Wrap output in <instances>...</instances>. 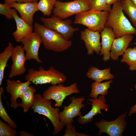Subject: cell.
I'll use <instances>...</instances> for the list:
<instances>
[{
    "instance_id": "cb8c5ba5",
    "label": "cell",
    "mask_w": 136,
    "mask_h": 136,
    "mask_svg": "<svg viewBox=\"0 0 136 136\" xmlns=\"http://www.w3.org/2000/svg\"><path fill=\"white\" fill-rule=\"evenodd\" d=\"M121 61L126 63L129 66V70L136 71V46L133 48H127L123 55Z\"/></svg>"
},
{
    "instance_id": "7c38bea8",
    "label": "cell",
    "mask_w": 136,
    "mask_h": 136,
    "mask_svg": "<svg viewBox=\"0 0 136 136\" xmlns=\"http://www.w3.org/2000/svg\"><path fill=\"white\" fill-rule=\"evenodd\" d=\"M11 57L12 63L9 77L12 78L24 74L26 71L25 64L27 60L22 46L17 45L14 47Z\"/></svg>"
},
{
    "instance_id": "f546056e",
    "label": "cell",
    "mask_w": 136,
    "mask_h": 136,
    "mask_svg": "<svg viewBox=\"0 0 136 136\" xmlns=\"http://www.w3.org/2000/svg\"><path fill=\"white\" fill-rule=\"evenodd\" d=\"M11 8L6 3H0V14L4 16L8 19H11L13 16Z\"/></svg>"
},
{
    "instance_id": "30bf717a",
    "label": "cell",
    "mask_w": 136,
    "mask_h": 136,
    "mask_svg": "<svg viewBox=\"0 0 136 136\" xmlns=\"http://www.w3.org/2000/svg\"><path fill=\"white\" fill-rule=\"evenodd\" d=\"M85 100L84 96L77 98L73 96L70 99L71 103L67 106H63V109L59 112V117L60 121L65 126L72 124L75 117L82 115L81 110L85 106L83 103Z\"/></svg>"
},
{
    "instance_id": "1f68e13d",
    "label": "cell",
    "mask_w": 136,
    "mask_h": 136,
    "mask_svg": "<svg viewBox=\"0 0 136 136\" xmlns=\"http://www.w3.org/2000/svg\"><path fill=\"white\" fill-rule=\"evenodd\" d=\"M5 3L9 5L14 2L24 3L37 2L38 0H4Z\"/></svg>"
},
{
    "instance_id": "2e32d148",
    "label": "cell",
    "mask_w": 136,
    "mask_h": 136,
    "mask_svg": "<svg viewBox=\"0 0 136 136\" xmlns=\"http://www.w3.org/2000/svg\"><path fill=\"white\" fill-rule=\"evenodd\" d=\"M37 4V2H14L9 5L19 13L22 19L32 26L34 15L38 11Z\"/></svg>"
},
{
    "instance_id": "d6986e66",
    "label": "cell",
    "mask_w": 136,
    "mask_h": 136,
    "mask_svg": "<svg viewBox=\"0 0 136 136\" xmlns=\"http://www.w3.org/2000/svg\"><path fill=\"white\" fill-rule=\"evenodd\" d=\"M100 33L101 41L100 54L103 55V60L106 61L110 59L111 47L116 37L112 28L110 27H105Z\"/></svg>"
},
{
    "instance_id": "f1b7e54d",
    "label": "cell",
    "mask_w": 136,
    "mask_h": 136,
    "mask_svg": "<svg viewBox=\"0 0 136 136\" xmlns=\"http://www.w3.org/2000/svg\"><path fill=\"white\" fill-rule=\"evenodd\" d=\"M12 126L7 125L0 120V136H15L17 134V131Z\"/></svg>"
},
{
    "instance_id": "ffe728a7",
    "label": "cell",
    "mask_w": 136,
    "mask_h": 136,
    "mask_svg": "<svg viewBox=\"0 0 136 136\" xmlns=\"http://www.w3.org/2000/svg\"><path fill=\"white\" fill-rule=\"evenodd\" d=\"M110 71V68L101 70L91 66L89 69L86 75L88 78L101 82L104 80H111L114 78V76Z\"/></svg>"
},
{
    "instance_id": "836d02e7",
    "label": "cell",
    "mask_w": 136,
    "mask_h": 136,
    "mask_svg": "<svg viewBox=\"0 0 136 136\" xmlns=\"http://www.w3.org/2000/svg\"><path fill=\"white\" fill-rule=\"evenodd\" d=\"M19 134L20 136H33L31 134L24 131H20Z\"/></svg>"
},
{
    "instance_id": "4316f807",
    "label": "cell",
    "mask_w": 136,
    "mask_h": 136,
    "mask_svg": "<svg viewBox=\"0 0 136 136\" xmlns=\"http://www.w3.org/2000/svg\"><path fill=\"white\" fill-rule=\"evenodd\" d=\"M88 0L90 7V10L106 11L109 12L111 9V5L107 4V0Z\"/></svg>"
},
{
    "instance_id": "ba28073f",
    "label": "cell",
    "mask_w": 136,
    "mask_h": 136,
    "mask_svg": "<svg viewBox=\"0 0 136 136\" xmlns=\"http://www.w3.org/2000/svg\"><path fill=\"white\" fill-rule=\"evenodd\" d=\"M80 92L76 83L68 86L60 83L58 85H53L48 87L44 92L42 96L46 99L54 100L57 107H59L62 106L64 100L67 96Z\"/></svg>"
},
{
    "instance_id": "4dcf8cb0",
    "label": "cell",
    "mask_w": 136,
    "mask_h": 136,
    "mask_svg": "<svg viewBox=\"0 0 136 136\" xmlns=\"http://www.w3.org/2000/svg\"><path fill=\"white\" fill-rule=\"evenodd\" d=\"M63 136H88L89 135L77 131L75 127L72 124L66 126Z\"/></svg>"
},
{
    "instance_id": "3957f363",
    "label": "cell",
    "mask_w": 136,
    "mask_h": 136,
    "mask_svg": "<svg viewBox=\"0 0 136 136\" xmlns=\"http://www.w3.org/2000/svg\"><path fill=\"white\" fill-rule=\"evenodd\" d=\"M26 81H29L36 85L50 84L52 85L64 83L66 80L63 73L51 66L48 70L40 67L38 70L33 68L29 69L25 77Z\"/></svg>"
},
{
    "instance_id": "4fadbf2b",
    "label": "cell",
    "mask_w": 136,
    "mask_h": 136,
    "mask_svg": "<svg viewBox=\"0 0 136 136\" xmlns=\"http://www.w3.org/2000/svg\"><path fill=\"white\" fill-rule=\"evenodd\" d=\"M6 87L7 91L11 96V106L15 109L19 106L17 102L27 90L31 82L29 81L22 82L19 80L16 81L8 79Z\"/></svg>"
},
{
    "instance_id": "ac0fdd59",
    "label": "cell",
    "mask_w": 136,
    "mask_h": 136,
    "mask_svg": "<svg viewBox=\"0 0 136 136\" xmlns=\"http://www.w3.org/2000/svg\"><path fill=\"white\" fill-rule=\"evenodd\" d=\"M133 38L132 34H126L121 37L115 38L111 48L110 57L114 60L118 59L123 55Z\"/></svg>"
},
{
    "instance_id": "6da1fadb",
    "label": "cell",
    "mask_w": 136,
    "mask_h": 136,
    "mask_svg": "<svg viewBox=\"0 0 136 136\" xmlns=\"http://www.w3.org/2000/svg\"><path fill=\"white\" fill-rule=\"evenodd\" d=\"M121 0H117L109 12L105 27L112 28L116 38L127 34H136V28L133 27L124 15Z\"/></svg>"
},
{
    "instance_id": "d590c367",
    "label": "cell",
    "mask_w": 136,
    "mask_h": 136,
    "mask_svg": "<svg viewBox=\"0 0 136 136\" xmlns=\"http://www.w3.org/2000/svg\"><path fill=\"white\" fill-rule=\"evenodd\" d=\"M134 3L136 5V0H130Z\"/></svg>"
},
{
    "instance_id": "9c48e42d",
    "label": "cell",
    "mask_w": 136,
    "mask_h": 136,
    "mask_svg": "<svg viewBox=\"0 0 136 136\" xmlns=\"http://www.w3.org/2000/svg\"><path fill=\"white\" fill-rule=\"evenodd\" d=\"M127 112L120 115L115 120L108 121L106 120L95 123L96 126L99 129L98 135L105 133L110 136H122L126 127L127 122L125 118Z\"/></svg>"
},
{
    "instance_id": "d6a6232c",
    "label": "cell",
    "mask_w": 136,
    "mask_h": 136,
    "mask_svg": "<svg viewBox=\"0 0 136 136\" xmlns=\"http://www.w3.org/2000/svg\"><path fill=\"white\" fill-rule=\"evenodd\" d=\"M134 88L136 90V84L134 85ZM136 111V103L135 104L131 107L130 108L128 115L130 116L131 115L135 113Z\"/></svg>"
},
{
    "instance_id": "8d00e7d4",
    "label": "cell",
    "mask_w": 136,
    "mask_h": 136,
    "mask_svg": "<svg viewBox=\"0 0 136 136\" xmlns=\"http://www.w3.org/2000/svg\"><path fill=\"white\" fill-rule=\"evenodd\" d=\"M136 114V111L135 112V113Z\"/></svg>"
},
{
    "instance_id": "7402d4cb",
    "label": "cell",
    "mask_w": 136,
    "mask_h": 136,
    "mask_svg": "<svg viewBox=\"0 0 136 136\" xmlns=\"http://www.w3.org/2000/svg\"><path fill=\"white\" fill-rule=\"evenodd\" d=\"M14 47L12 44L9 42L7 46L0 54V86H1L4 77L5 70L8 61L11 57Z\"/></svg>"
},
{
    "instance_id": "52a82bcc",
    "label": "cell",
    "mask_w": 136,
    "mask_h": 136,
    "mask_svg": "<svg viewBox=\"0 0 136 136\" xmlns=\"http://www.w3.org/2000/svg\"><path fill=\"white\" fill-rule=\"evenodd\" d=\"M62 19L53 15L50 18L41 17L40 20L45 26L59 33L65 39L70 40L74 33L79 29L72 26L71 20Z\"/></svg>"
},
{
    "instance_id": "484cf974",
    "label": "cell",
    "mask_w": 136,
    "mask_h": 136,
    "mask_svg": "<svg viewBox=\"0 0 136 136\" xmlns=\"http://www.w3.org/2000/svg\"><path fill=\"white\" fill-rule=\"evenodd\" d=\"M58 0H40L38 2V11L44 16H50L52 12L55 5Z\"/></svg>"
},
{
    "instance_id": "9a60e30c",
    "label": "cell",
    "mask_w": 136,
    "mask_h": 136,
    "mask_svg": "<svg viewBox=\"0 0 136 136\" xmlns=\"http://www.w3.org/2000/svg\"><path fill=\"white\" fill-rule=\"evenodd\" d=\"M100 37L99 32L92 31L87 28L81 32L80 38L85 43L88 55H92L94 52L97 54H100L101 48Z\"/></svg>"
},
{
    "instance_id": "7a4b0ae2",
    "label": "cell",
    "mask_w": 136,
    "mask_h": 136,
    "mask_svg": "<svg viewBox=\"0 0 136 136\" xmlns=\"http://www.w3.org/2000/svg\"><path fill=\"white\" fill-rule=\"evenodd\" d=\"M34 27V31L40 36L44 47L48 50L62 52L67 50L72 45L71 41L65 39L60 34L43 25L36 23Z\"/></svg>"
},
{
    "instance_id": "603a6c76",
    "label": "cell",
    "mask_w": 136,
    "mask_h": 136,
    "mask_svg": "<svg viewBox=\"0 0 136 136\" xmlns=\"http://www.w3.org/2000/svg\"><path fill=\"white\" fill-rule=\"evenodd\" d=\"M113 81L110 80L102 83L95 81L92 83L91 86V92L89 95L90 97L96 98L99 95L105 96L107 94L110 84Z\"/></svg>"
},
{
    "instance_id": "277c9868",
    "label": "cell",
    "mask_w": 136,
    "mask_h": 136,
    "mask_svg": "<svg viewBox=\"0 0 136 136\" xmlns=\"http://www.w3.org/2000/svg\"><path fill=\"white\" fill-rule=\"evenodd\" d=\"M50 100L44 98L39 94L35 95V100L31 108L33 113H37L46 117L52 123L54 128L53 133L56 135L65 126L60 121L59 117L60 109L52 106Z\"/></svg>"
},
{
    "instance_id": "e575fe53",
    "label": "cell",
    "mask_w": 136,
    "mask_h": 136,
    "mask_svg": "<svg viewBox=\"0 0 136 136\" xmlns=\"http://www.w3.org/2000/svg\"><path fill=\"white\" fill-rule=\"evenodd\" d=\"M117 0H107V4L110 5L113 4Z\"/></svg>"
},
{
    "instance_id": "d4e9b609",
    "label": "cell",
    "mask_w": 136,
    "mask_h": 136,
    "mask_svg": "<svg viewBox=\"0 0 136 136\" xmlns=\"http://www.w3.org/2000/svg\"><path fill=\"white\" fill-rule=\"evenodd\" d=\"M121 3L123 11L129 17L136 28V5L130 0H121Z\"/></svg>"
},
{
    "instance_id": "5b68a950",
    "label": "cell",
    "mask_w": 136,
    "mask_h": 136,
    "mask_svg": "<svg viewBox=\"0 0 136 136\" xmlns=\"http://www.w3.org/2000/svg\"><path fill=\"white\" fill-rule=\"evenodd\" d=\"M109 14L106 11L89 10L76 15L74 23L85 26L90 30L100 32L105 27Z\"/></svg>"
},
{
    "instance_id": "44dd1931",
    "label": "cell",
    "mask_w": 136,
    "mask_h": 136,
    "mask_svg": "<svg viewBox=\"0 0 136 136\" xmlns=\"http://www.w3.org/2000/svg\"><path fill=\"white\" fill-rule=\"evenodd\" d=\"M36 91V90L33 86H30L20 98L21 101L18 106L23 108L24 112H28L33 106L35 100L34 94Z\"/></svg>"
},
{
    "instance_id": "8992f818",
    "label": "cell",
    "mask_w": 136,
    "mask_h": 136,
    "mask_svg": "<svg viewBox=\"0 0 136 136\" xmlns=\"http://www.w3.org/2000/svg\"><path fill=\"white\" fill-rule=\"evenodd\" d=\"M90 10L88 0H74L68 2L58 0L52 13L54 15L64 19Z\"/></svg>"
},
{
    "instance_id": "8fae6325",
    "label": "cell",
    "mask_w": 136,
    "mask_h": 136,
    "mask_svg": "<svg viewBox=\"0 0 136 136\" xmlns=\"http://www.w3.org/2000/svg\"><path fill=\"white\" fill-rule=\"evenodd\" d=\"M23 48L25 52L27 60L33 59L38 63L42 61L39 56V51L42 40L40 36L34 31L25 37L22 40Z\"/></svg>"
},
{
    "instance_id": "e0dca14e",
    "label": "cell",
    "mask_w": 136,
    "mask_h": 136,
    "mask_svg": "<svg viewBox=\"0 0 136 136\" xmlns=\"http://www.w3.org/2000/svg\"><path fill=\"white\" fill-rule=\"evenodd\" d=\"M12 11L16 26V30L13 33L12 35L17 42H21L25 37L33 32V27L19 17L15 9H12Z\"/></svg>"
},
{
    "instance_id": "5bb4252c",
    "label": "cell",
    "mask_w": 136,
    "mask_h": 136,
    "mask_svg": "<svg viewBox=\"0 0 136 136\" xmlns=\"http://www.w3.org/2000/svg\"><path fill=\"white\" fill-rule=\"evenodd\" d=\"M88 101L91 102L90 104L92 105L90 111L84 116L79 117L77 119L79 123L84 124L90 123L93 120V116L99 114H102L101 110L107 111L108 109L109 106L106 103V100L104 96H99L96 98L89 99Z\"/></svg>"
},
{
    "instance_id": "83f0119b",
    "label": "cell",
    "mask_w": 136,
    "mask_h": 136,
    "mask_svg": "<svg viewBox=\"0 0 136 136\" xmlns=\"http://www.w3.org/2000/svg\"><path fill=\"white\" fill-rule=\"evenodd\" d=\"M4 88L1 86L0 88V116L5 121L14 128L17 127L16 123L10 118L7 114L3 104L2 97L4 91Z\"/></svg>"
}]
</instances>
